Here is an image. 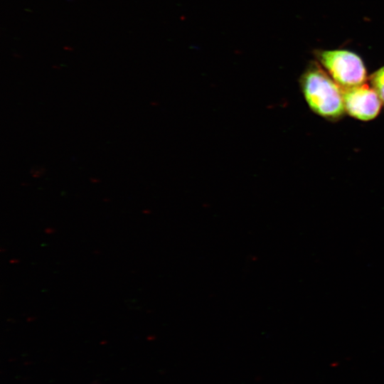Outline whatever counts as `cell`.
<instances>
[{"mask_svg":"<svg viewBox=\"0 0 384 384\" xmlns=\"http://www.w3.org/2000/svg\"><path fill=\"white\" fill-rule=\"evenodd\" d=\"M369 82L384 105V66L372 73Z\"/></svg>","mask_w":384,"mask_h":384,"instance_id":"277c9868","label":"cell"},{"mask_svg":"<svg viewBox=\"0 0 384 384\" xmlns=\"http://www.w3.org/2000/svg\"><path fill=\"white\" fill-rule=\"evenodd\" d=\"M318 63L342 88L362 85L367 80L365 65L359 55L347 50H318Z\"/></svg>","mask_w":384,"mask_h":384,"instance_id":"7a4b0ae2","label":"cell"},{"mask_svg":"<svg viewBox=\"0 0 384 384\" xmlns=\"http://www.w3.org/2000/svg\"><path fill=\"white\" fill-rule=\"evenodd\" d=\"M303 96L309 108L328 120L336 121L345 114L342 87L319 63H311L300 78Z\"/></svg>","mask_w":384,"mask_h":384,"instance_id":"6da1fadb","label":"cell"},{"mask_svg":"<svg viewBox=\"0 0 384 384\" xmlns=\"http://www.w3.org/2000/svg\"><path fill=\"white\" fill-rule=\"evenodd\" d=\"M346 112L355 119L369 121L375 118L383 105L375 90L363 83L342 88Z\"/></svg>","mask_w":384,"mask_h":384,"instance_id":"3957f363","label":"cell"}]
</instances>
